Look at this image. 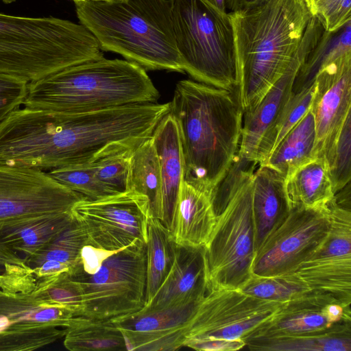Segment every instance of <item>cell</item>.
I'll list each match as a JSON object with an SVG mask.
<instances>
[{"label": "cell", "instance_id": "obj_1", "mask_svg": "<svg viewBox=\"0 0 351 351\" xmlns=\"http://www.w3.org/2000/svg\"><path fill=\"white\" fill-rule=\"evenodd\" d=\"M169 112L178 124L183 180L210 196L239 152L243 112L237 95L197 81L181 80Z\"/></svg>", "mask_w": 351, "mask_h": 351}, {"label": "cell", "instance_id": "obj_2", "mask_svg": "<svg viewBox=\"0 0 351 351\" xmlns=\"http://www.w3.org/2000/svg\"><path fill=\"white\" fill-rule=\"evenodd\" d=\"M169 110L170 102H153L80 113L48 111L37 130V146L51 169L92 163L134 149L152 136Z\"/></svg>", "mask_w": 351, "mask_h": 351}, {"label": "cell", "instance_id": "obj_3", "mask_svg": "<svg viewBox=\"0 0 351 351\" xmlns=\"http://www.w3.org/2000/svg\"><path fill=\"white\" fill-rule=\"evenodd\" d=\"M229 14L239 73L235 94L244 112L283 75L313 15L304 0H265Z\"/></svg>", "mask_w": 351, "mask_h": 351}, {"label": "cell", "instance_id": "obj_4", "mask_svg": "<svg viewBox=\"0 0 351 351\" xmlns=\"http://www.w3.org/2000/svg\"><path fill=\"white\" fill-rule=\"evenodd\" d=\"M81 24L101 50L149 70L183 73L176 47L170 0L75 1Z\"/></svg>", "mask_w": 351, "mask_h": 351}, {"label": "cell", "instance_id": "obj_5", "mask_svg": "<svg viewBox=\"0 0 351 351\" xmlns=\"http://www.w3.org/2000/svg\"><path fill=\"white\" fill-rule=\"evenodd\" d=\"M159 93L145 69L119 59L75 64L30 82L23 105L64 113L156 102Z\"/></svg>", "mask_w": 351, "mask_h": 351}, {"label": "cell", "instance_id": "obj_6", "mask_svg": "<svg viewBox=\"0 0 351 351\" xmlns=\"http://www.w3.org/2000/svg\"><path fill=\"white\" fill-rule=\"evenodd\" d=\"M258 164L237 155L210 198L216 223L204 246L209 289H241L252 277L255 250L253 176Z\"/></svg>", "mask_w": 351, "mask_h": 351}, {"label": "cell", "instance_id": "obj_7", "mask_svg": "<svg viewBox=\"0 0 351 351\" xmlns=\"http://www.w3.org/2000/svg\"><path fill=\"white\" fill-rule=\"evenodd\" d=\"M102 58L96 38L81 23L0 13V73L30 82Z\"/></svg>", "mask_w": 351, "mask_h": 351}, {"label": "cell", "instance_id": "obj_8", "mask_svg": "<svg viewBox=\"0 0 351 351\" xmlns=\"http://www.w3.org/2000/svg\"><path fill=\"white\" fill-rule=\"evenodd\" d=\"M176 47L184 72L195 81L235 93L239 84L229 13L204 0H170Z\"/></svg>", "mask_w": 351, "mask_h": 351}, {"label": "cell", "instance_id": "obj_9", "mask_svg": "<svg viewBox=\"0 0 351 351\" xmlns=\"http://www.w3.org/2000/svg\"><path fill=\"white\" fill-rule=\"evenodd\" d=\"M80 285L82 317L110 319L143 308L146 295V243L137 241L113 252L93 274L80 263L71 275Z\"/></svg>", "mask_w": 351, "mask_h": 351}, {"label": "cell", "instance_id": "obj_10", "mask_svg": "<svg viewBox=\"0 0 351 351\" xmlns=\"http://www.w3.org/2000/svg\"><path fill=\"white\" fill-rule=\"evenodd\" d=\"M282 303L241 289H209L182 332V347L197 350L215 340L243 341L270 319Z\"/></svg>", "mask_w": 351, "mask_h": 351}, {"label": "cell", "instance_id": "obj_11", "mask_svg": "<svg viewBox=\"0 0 351 351\" xmlns=\"http://www.w3.org/2000/svg\"><path fill=\"white\" fill-rule=\"evenodd\" d=\"M84 198L44 171L0 166V241L23 226L72 212Z\"/></svg>", "mask_w": 351, "mask_h": 351}, {"label": "cell", "instance_id": "obj_12", "mask_svg": "<svg viewBox=\"0 0 351 351\" xmlns=\"http://www.w3.org/2000/svg\"><path fill=\"white\" fill-rule=\"evenodd\" d=\"M87 237V245L109 251L147 242L151 217L148 199L133 190L97 199L84 198L72 208Z\"/></svg>", "mask_w": 351, "mask_h": 351}, {"label": "cell", "instance_id": "obj_13", "mask_svg": "<svg viewBox=\"0 0 351 351\" xmlns=\"http://www.w3.org/2000/svg\"><path fill=\"white\" fill-rule=\"evenodd\" d=\"M75 317L38 293L0 289V351H32L64 338Z\"/></svg>", "mask_w": 351, "mask_h": 351}, {"label": "cell", "instance_id": "obj_14", "mask_svg": "<svg viewBox=\"0 0 351 351\" xmlns=\"http://www.w3.org/2000/svg\"><path fill=\"white\" fill-rule=\"evenodd\" d=\"M330 227L327 237L293 270L281 275L338 300L351 303V212L335 197L328 204Z\"/></svg>", "mask_w": 351, "mask_h": 351}, {"label": "cell", "instance_id": "obj_15", "mask_svg": "<svg viewBox=\"0 0 351 351\" xmlns=\"http://www.w3.org/2000/svg\"><path fill=\"white\" fill-rule=\"evenodd\" d=\"M328 208H294L256 252L252 276H279L293 270L327 237Z\"/></svg>", "mask_w": 351, "mask_h": 351}, {"label": "cell", "instance_id": "obj_16", "mask_svg": "<svg viewBox=\"0 0 351 351\" xmlns=\"http://www.w3.org/2000/svg\"><path fill=\"white\" fill-rule=\"evenodd\" d=\"M324 31L319 21L313 16L283 75L252 110L243 112L238 152L241 157L258 163L257 154L261 143L291 98L296 75L308 54L318 45Z\"/></svg>", "mask_w": 351, "mask_h": 351}, {"label": "cell", "instance_id": "obj_17", "mask_svg": "<svg viewBox=\"0 0 351 351\" xmlns=\"http://www.w3.org/2000/svg\"><path fill=\"white\" fill-rule=\"evenodd\" d=\"M310 110L315 120V156L330 152L348 114L351 112V52L324 64L314 80Z\"/></svg>", "mask_w": 351, "mask_h": 351}, {"label": "cell", "instance_id": "obj_18", "mask_svg": "<svg viewBox=\"0 0 351 351\" xmlns=\"http://www.w3.org/2000/svg\"><path fill=\"white\" fill-rule=\"evenodd\" d=\"M205 247L177 245L172 267L143 310H157L198 301L208 291Z\"/></svg>", "mask_w": 351, "mask_h": 351}, {"label": "cell", "instance_id": "obj_19", "mask_svg": "<svg viewBox=\"0 0 351 351\" xmlns=\"http://www.w3.org/2000/svg\"><path fill=\"white\" fill-rule=\"evenodd\" d=\"M330 303L344 306L332 295L311 289L296 299L282 303L274 315L245 341L250 339L302 336L324 330L335 324L324 311Z\"/></svg>", "mask_w": 351, "mask_h": 351}, {"label": "cell", "instance_id": "obj_20", "mask_svg": "<svg viewBox=\"0 0 351 351\" xmlns=\"http://www.w3.org/2000/svg\"><path fill=\"white\" fill-rule=\"evenodd\" d=\"M215 223L210 196L183 180L169 229L173 242L184 247L205 246Z\"/></svg>", "mask_w": 351, "mask_h": 351}, {"label": "cell", "instance_id": "obj_21", "mask_svg": "<svg viewBox=\"0 0 351 351\" xmlns=\"http://www.w3.org/2000/svg\"><path fill=\"white\" fill-rule=\"evenodd\" d=\"M285 179L283 175L263 165H258L254 173L252 210L256 252L290 210Z\"/></svg>", "mask_w": 351, "mask_h": 351}, {"label": "cell", "instance_id": "obj_22", "mask_svg": "<svg viewBox=\"0 0 351 351\" xmlns=\"http://www.w3.org/2000/svg\"><path fill=\"white\" fill-rule=\"evenodd\" d=\"M159 160L162 186V223L169 229L175 204L183 180L184 164L177 122L167 113L152 135Z\"/></svg>", "mask_w": 351, "mask_h": 351}, {"label": "cell", "instance_id": "obj_23", "mask_svg": "<svg viewBox=\"0 0 351 351\" xmlns=\"http://www.w3.org/2000/svg\"><path fill=\"white\" fill-rule=\"evenodd\" d=\"M87 244L86 235L74 218L66 229L27 261L36 285L64 273L72 275L80 263L82 250Z\"/></svg>", "mask_w": 351, "mask_h": 351}, {"label": "cell", "instance_id": "obj_24", "mask_svg": "<svg viewBox=\"0 0 351 351\" xmlns=\"http://www.w3.org/2000/svg\"><path fill=\"white\" fill-rule=\"evenodd\" d=\"M289 208L326 209L335 193L326 160L317 156L285 179Z\"/></svg>", "mask_w": 351, "mask_h": 351}, {"label": "cell", "instance_id": "obj_25", "mask_svg": "<svg viewBox=\"0 0 351 351\" xmlns=\"http://www.w3.org/2000/svg\"><path fill=\"white\" fill-rule=\"evenodd\" d=\"M316 141L314 117L310 110L282 138L261 164L287 178L301 166L313 160Z\"/></svg>", "mask_w": 351, "mask_h": 351}, {"label": "cell", "instance_id": "obj_26", "mask_svg": "<svg viewBox=\"0 0 351 351\" xmlns=\"http://www.w3.org/2000/svg\"><path fill=\"white\" fill-rule=\"evenodd\" d=\"M245 347L262 351H350L351 321H341L306 335L250 339Z\"/></svg>", "mask_w": 351, "mask_h": 351}, {"label": "cell", "instance_id": "obj_27", "mask_svg": "<svg viewBox=\"0 0 351 351\" xmlns=\"http://www.w3.org/2000/svg\"><path fill=\"white\" fill-rule=\"evenodd\" d=\"M144 195L152 217L162 219V186L159 160L152 136L132 153L127 190Z\"/></svg>", "mask_w": 351, "mask_h": 351}, {"label": "cell", "instance_id": "obj_28", "mask_svg": "<svg viewBox=\"0 0 351 351\" xmlns=\"http://www.w3.org/2000/svg\"><path fill=\"white\" fill-rule=\"evenodd\" d=\"M66 330L63 343L71 351L127 350L122 332L110 319L75 317Z\"/></svg>", "mask_w": 351, "mask_h": 351}, {"label": "cell", "instance_id": "obj_29", "mask_svg": "<svg viewBox=\"0 0 351 351\" xmlns=\"http://www.w3.org/2000/svg\"><path fill=\"white\" fill-rule=\"evenodd\" d=\"M176 247L169 230L158 219L149 217L146 242L145 306L151 301L170 271L174 261Z\"/></svg>", "mask_w": 351, "mask_h": 351}, {"label": "cell", "instance_id": "obj_30", "mask_svg": "<svg viewBox=\"0 0 351 351\" xmlns=\"http://www.w3.org/2000/svg\"><path fill=\"white\" fill-rule=\"evenodd\" d=\"M315 92V84L298 93H293L280 112L270 132L261 143L258 150L256 160L263 163L278 145L282 138L306 114L311 108Z\"/></svg>", "mask_w": 351, "mask_h": 351}, {"label": "cell", "instance_id": "obj_31", "mask_svg": "<svg viewBox=\"0 0 351 351\" xmlns=\"http://www.w3.org/2000/svg\"><path fill=\"white\" fill-rule=\"evenodd\" d=\"M47 173L58 182L88 199H97L115 194L99 181L93 162L64 166L50 170Z\"/></svg>", "mask_w": 351, "mask_h": 351}, {"label": "cell", "instance_id": "obj_32", "mask_svg": "<svg viewBox=\"0 0 351 351\" xmlns=\"http://www.w3.org/2000/svg\"><path fill=\"white\" fill-rule=\"evenodd\" d=\"M325 160L335 194L346 186L351 178V112L345 119Z\"/></svg>", "mask_w": 351, "mask_h": 351}, {"label": "cell", "instance_id": "obj_33", "mask_svg": "<svg viewBox=\"0 0 351 351\" xmlns=\"http://www.w3.org/2000/svg\"><path fill=\"white\" fill-rule=\"evenodd\" d=\"M241 290L258 298L285 303L304 295L311 289L282 276H252Z\"/></svg>", "mask_w": 351, "mask_h": 351}, {"label": "cell", "instance_id": "obj_34", "mask_svg": "<svg viewBox=\"0 0 351 351\" xmlns=\"http://www.w3.org/2000/svg\"><path fill=\"white\" fill-rule=\"evenodd\" d=\"M34 291L42 298L71 310L75 317H82L83 304L79 282L67 273L36 285Z\"/></svg>", "mask_w": 351, "mask_h": 351}, {"label": "cell", "instance_id": "obj_35", "mask_svg": "<svg viewBox=\"0 0 351 351\" xmlns=\"http://www.w3.org/2000/svg\"><path fill=\"white\" fill-rule=\"evenodd\" d=\"M125 151L99 158L93 162L100 182L114 193L127 190L131 155Z\"/></svg>", "mask_w": 351, "mask_h": 351}, {"label": "cell", "instance_id": "obj_36", "mask_svg": "<svg viewBox=\"0 0 351 351\" xmlns=\"http://www.w3.org/2000/svg\"><path fill=\"white\" fill-rule=\"evenodd\" d=\"M324 30L335 33L351 22V0H304Z\"/></svg>", "mask_w": 351, "mask_h": 351}, {"label": "cell", "instance_id": "obj_37", "mask_svg": "<svg viewBox=\"0 0 351 351\" xmlns=\"http://www.w3.org/2000/svg\"><path fill=\"white\" fill-rule=\"evenodd\" d=\"M29 82L21 77L0 73V123L23 104Z\"/></svg>", "mask_w": 351, "mask_h": 351}, {"label": "cell", "instance_id": "obj_38", "mask_svg": "<svg viewBox=\"0 0 351 351\" xmlns=\"http://www.w3.org/2000/svg\"><path fill=\"white\" fill-rule=\"evenodd\" d=\"M0 274V289L10 293H31L36 281L32 269L27 266L5 265Z\"/></svg>", "mask_w": 351, "mask_h": 351}, {"label": "cell", "instance_id": "obj_39", "mask_svg": "<svg viewBox=\"0 0 351 351\" xmlns=\"http://www.w3.org/2000/svg\"><path fill=\"white\" fill-rule=\"evenodd\" d=\"M114 252L85 245L80 255L81 268L84 272L93 274L99 269L103 261Z\"/></svg>", "mask_w": 351, "mask_h": 351}, {"label": "cell", "instance_id": "obj_40", "mask_svg": "<svg viewBox=\"0 0 351 351\" xmlns=\"http://www.w3.org/2000/svg\"><path fill=\"white\" fill-rule=\"evenodd\" d=\"M265 0H226V10L230 12H241L251 9Z\"/></svg>", "mask_w": 351, "mask_h": 351}, {"label": "cell", "instance_id": "obj_41", "mask_svg": "<svg viewBox=\"0 0 351 351\" xmlns=\"http://www.w3.org/2000/svg\"><path fill=\"white\" fill-rule=\"evenodd\" d=\"M206 3L221 13H228L226 7V0H204Z\"/></svg>", "mask_w": 351, "mask_h": 351}, {"label": "cell", "instance_id": "obj_42", "mask_svg": "<svg viewBox=\"0 0 351 351\" xmlns=\"http://www.w3.org/2000/svg\"><path fill=\"white\" fill-rule=\"evenodd\" d=\"M74 2L75 1H111V0H73Z\"/></svg>", "mask_w": 351, "mask_h": 351}, {"label": "cell", "instance_id": "obj_43", "mask_svg": "<svg viewBox=\"0 0 351 351\" xmlns=\"http://www.w3.org/2000/svg\"><path fill=\"white\" fill-rule=\"evenodd\" d=\"M2 1L5 3H10V2L13 1L14 0H2Z\"/></svg>", "mask_w": 351, "mask_h": 351}]
</instances>
